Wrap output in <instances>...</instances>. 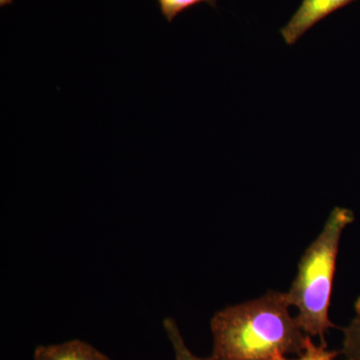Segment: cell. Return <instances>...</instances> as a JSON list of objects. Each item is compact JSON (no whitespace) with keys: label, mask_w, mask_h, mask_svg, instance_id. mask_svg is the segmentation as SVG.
<instances>
[{"label":"cell","mask_w":360,"mask_h":360,"mask_svg":"<svg viewBox=\"0 0 360 360\" xmlns=\"http://www.w3.org/2000/svg\"></svg>","instance_id":"obj_10"},{"label":"cell","mask_w":360,"mask_h":360,"mask_svg":"<svg viewBox=\"0 0 360 360\" xmlns=\"http://www.w3.org/2000/svg\"><path fill=\"white\" fill-rule=\"evenodd\" d=\"M352 1L355 0H303L292 18L281 28L284 42L296 44L316 23Z\"/></svg>","instance_id":"obj_3"},{"label":"cell","mask_w":360,"mask_h":360,"mask_svg":"<svg viewBox=\"0 0 360 360\" xmlns=\"http://www.w3.org/2000/svg\"><path fill=\"white\" fill-rule=\"evenodd\" d=\"M13 0H0V6L4 7L13 4Z\"/></svg>","instance_id":"obj_9"},{"label":"cell","mask_w":360,"mask_h":360,"mask_svg":"<svg viewBox=\"0 0 360 360\" xmlns=\"http://www.w3.org/2000/svg\"><path fill=\"white\" fill-rule=\"evenodd\" d=\"M217 0H158L163 18L172 22L179 13L200 4H208L214 6Z\"/></svg>","instance_id":"obj_7"},{"label":"cell","mask_w":360,"mask_h":360,"mask_svg":"<svg viewBox=\"0 0 360 360\" xmlns=\"http://www.w3.org/2000/svg\"><path fill=\"white\" fill-rule=\"evenodd\" d=\"M33 360H112L89 343L72 340L59 345H39Z\"/></svg>","instance_id":"obj_4"},{"label":"cell","mask_w":360,"mask_h":360,"mask_svg":"<svg viewBox=\"0 0 360 360\" xmlns=\"http://www.w3.org/2000/svg\"><path fill=\"white\" fill-rule=\"evenodd\" d=\"M338 354H340L338 352L328 350L326 343H321V345H315L311 338L309 336L304 352L298 356V359H290L284 355H281L276 357V360H335Z\"/></svg>","instance_id":"obj_8"},{"label":"cell","mask_w":360,"mask_h":360,"mask_svg":"<svg viewBox=\"0 0 360 360\" xmlns=\"http://www.w3.org/2000/svg\"><path fill=\"white\" fill-rule=\"evenodd\" d=\"M286 292L269 290L257 300L219 310L210 322L212 360H276L302 355L309 335L303 333Z\"/></svg>","instance_id":"obj_1"},{"label":"cell","mask_w":360,"mask_h":360,"mask_svg":"<svg viewBox=\"0 0 360 360\" xmlns=\"http://www.w3.org/2000/svg\"><path fill=\"white\" fill-rule=\"evenodd\" d=\"M355 316L347 328H342L343 348L347 360H360V296L354 303Z\"/></svg>","instance_id":"obj_5"},{"label":"cell","mask_w":360,"mask_h":360,"mask_svg":"<svg viewBox=\"0 0 360 360\" xmlns=\"http://www.w3.org/2000/svg\"><path fill=\"white\" fill-rule=\"evenodd\" d=\"M163 328H165L168 340H169L172 347H174V360H212L210 357L202 359V357L195 356L189 350V348L186 347V342H184L176 321L172 319V317L165 319V321H163Z\"/></svg>","instance_id":"obj_6"},{"label":"cell","mask_w":360,"mask_h":360,"mask_svg":"<svg viewBox=\"0 0 360 360\" xmlns=\"http://www.w3.org/2000/svg\"><path fill=\"white\" fill-rule=\"evenodd\" d=\"M354 220V212L336 207L323 229L309 246L298 264V271L286 292L291 307L297 309L295 319L305 335L319 336L326 343V333L335 328L329 319V307L343 231Z\"/></svg>","instance_id":"obj_2"}]
</instances>
